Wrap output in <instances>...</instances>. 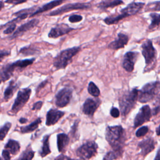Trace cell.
Here are the masks:
<instances>
[{
    "label": "cell",
    "mask_w": 160,
    "mask_h": 160,
    "mask_svg": "<svg viewBox=\"0 0 160 160\" xmlns=\"http://www.w3.org/2000/svg\"><path fill=\"white\" fill-rule=\"evenodd\" d=\"M105 138L113 151L121 156L126 141V132L124 128L121 125L108 126L106 128Z\"/></svg>",
    "instance_id": "6da1fadb"
},
{
    "label": "cell",
    "mask_w": 160,
    "mask_h": 160,
    "mask_svg": "<svg viewBox=\"0 0 160 160\" xmlns=\"http://www.w3.org/2000/svg\"><path fill=\"white\" fill-rule=\"evenodd\" d=\"M138 97V89L134 88L126 91L119 99L120 111L123 116H127L136 105Z\"/></svg>",
    "instance_id": "7a4b0ae2"
},
{
    "label": "cell",
    "mask_w": 160,
    "mask_h": 160,
    "mask_svg": "<svg viewBox=\"0 0 160 160\" xmlns=\"http://www.w3.org/2000/svg\"><path fill=\"white\" fill-rule=\"evenodd\" d=\"M81 50V47L74 46L61 51L53 60V66L56 69H65L72 62V58Z\"/></svg>",
    "instance_id": "3957f363"
},
{
    "label": "cell",
    "mask_w": 160,
    "mask_h": 160,
    "mask_svg": "<svg viewBox=\"0 0 160 160\" xmlns=\"http://www.w3.org/2000/svg\"><path fill=\"white\" fill-rule=\"evenodd\" d=\"M160 88V82L156 81L146 83L141 90L138 91V100L142 103H146L152 100Z\"/></svg>",
    "instance_id": "277c9868"
},
{
    "label": "cell",
    "mask_w": 160,
    "mask_h": 160,
    "mask_svg": "<svg viewBox=\"0 0 160 160\" xmlns=\"http://www.w3.org/2000/svg\"><path fill=\"white\" fill-rule=\"evenodd\" d=\"M141 52L145 59V69H149L156 60V50L151 40L148 39L141 44Z\"/></svg>",
    "instance_id": "5b68a950"
},
{
    "label": "cell",
    "mask_w": 160,
    "mask_h": 160,
    "mask_svg": "<svg viewBox=\"0 0 160 160\" xmlns=\"http://www.w3.org/2000/svg\"><path fill=\"white\" fill-rule=\"evenodd\" d=\"M98 146L94 141H88L80 146L76 151L77 156L81 159H89L98 152Z\"/></svg>",
    "instance_id": "8992f818"
},
{
    "label": "cell",
    "mask_w": 160,
    "mask_h": 160,
    "mask_svg": "<svg viewBox=\"0 0 160 160\" xmlns=\"http://www.w3.org/2000/svg\"><path fill=\"white\" fill-rule=\"evenodd\" d=\"M92 5L90 2H76L73 3L66 4L60 8L52 11L48 15L50 16H54L62 14L64 13L74 10H86L91 8Z\"/></svg>",
    "instance_id": "52a82bcc"
},
{
    "label": "cell",
    "mask_w": 160,
    "mask_h": 160,
    "mask_svg": "<svg viewBox=\"0 0 160 160\" xmlns=\"http://www.w3.org/2000/svg\"><path fill=\"white\" fill-rule=\"evenodd\" d=\"M31 94V89L30 88H27L19 90L12 106L11 112H12L14 114H16L18 112H19L28 101Z\"/></svg>",
    "instance_id": "ba28073f"
},
{
    "label": "cell",
    "mask_w": 160,
    "mask_h": 160,
    "mask_svg": "<svg viewBox=\"0 0 160 160\" xmlns=\"http://www.w3.org/2000/svg\"><path fill=\"white\" fill-rule=\"evenodd\" d=\"M72 96V89L68 87L63 88L55 96V104L58 108H64L70 102Z\"/></svg>",
    "instance_id": "9c48e42d"
},
{
    "label": "cell",
    "mask_w": 160,
    "mask_h": 160,
    "mask_svg": "<svg viewBox=\"0 0 160 160\" xmlns=\"http://www.w3.org/2000/svg\"><path fill=\"white\" fill-rule=\"evenodd\" d=\"M152 111L149 105H144L139 109L134 120V128H136L149 121L152 116Z\"/></svg>",
    "instance_id": "30bf717a"
},
{
    "label": "cell",
    "mask_w": 160,
    "mask_h": 160,
    "mask_svg": "<svg viewBox=\"0 0 160 160\" xmlns=\"http://www.w3.org/2000/svg\"><path fill=\"white\" fill-rule=\"evenodd\" d=\"M101 102L98 98H88L82 105V112L89 117H92Z\"/></svg>",
    "instance_id": "8fae6325"
},
{
    "label": "cell",
    "mask_w": 160,
    "mask_h": 160,
    "mask_svg": "<svg viewBox=\"0 0 160 160\" xmlns=\"http://www.w3.org/2000/svg\"><path fill=\"white\" fill-rule=\"evenodd\" d=\"M146 5L144 2L132 1L129 3L126 7L120 10V13L122 14L124 18L134 16L138 13Z\"/></svg>",
    "instance_id": "7c38bea8"
},
{
    "label": "cell",
    "mask_w": 160,
    "mask_h": 160,
    "mask_svg": "<svg viewBox=\"0 0 160 160\" xmlns=\"http://www.w3.org/2000/svg\"><path fill=\"white\" fill-rule=\"evenodd\" d=\"M74 29V28L70 27L67 24H59L51 28L48 33V37L49 38H58L60 36L68 34Z\"/></svg>",
    "instance_id": "4fadbf2b"
},
{
    "label": "cell",
    "mask_w": 160,
    "mask_h": 160,
    "mask_svg": "<svg viewBox=\"0 0 160 160\" xmlns=\"http://www.w3.org/2000/svg\"><path fill=\"white\" fill-rule=\"evenodd\" d=\"M139 53L136 51L127 52L123 57L122 67L128 72H132L137 61Z\"/></svg>",
    "instance_id": "5bb4252c"
},
{
    "label": "cell",
    "mask_w": 160,
    "mask_h": 160,
    "mask_svg": "<svg viewBox=\"0 0 160 160\" xmlns=\"http://www.w3.org/2000/svg\"><path fill=\"white\" fill-rule=\"evenodd\" d=\"M39 21L38 19H32L29 21H28L27 22L22 24L21 26H20L19 27H18L17 28V29L16 31H14L12 35L9 38L11 39L18 38L20 36H22L24 32L28 31L29 30L32 29L33 28H34L35 26H36L38 23H39Z\"/></svg>",
    "instance_id": "9a60e30c"
},
{
    "label": "cell",
    "mask_w": 160,
    "mask_h": 160,
    "mask_svg": "<svg viewBox=\"0 0 160 160\" xmlns=\"http://www.w3.org/2000/svg\"><path fill=\"white\" fill-rule=\"evenodd\" d=\"M129 37L127 34L123 32H119L118 34L117 38L114 41L111 42L108 46V49L112 50H118L121 48H123L128 42Z\"/></svg>",
    "instance_id": "2e32d148"
},
{
    "label": "cell",
    "mask_w": 160,
    "mask_h": 160,
    "mask_svg": "<svg viewBox=\"0 0 160 160\" xmlns=\"http://www.w3.org/2000/svg\"><path fill=\"white\" fill-rule=\"evenodd\" d=\"M138 146L141 149V154L142 156H146L154 149L156 142L153 138H148L139 142Z\"/></svg>",
    "instance_id": "e0dca14e"
},
{
    "label": "cell",
    "mask_w": 160,
    "mask_h": 160,
    "mask_svg": "<svg viewBox=\"0 0 160 160\" xmlns=\"http://www.w3.org/2000/svg\"><path fill=\"white\" fill-rule=\"evenodd\" d=\"M64 112L56 109H49L46 114V125L48 126L54 125L64 116Z\"/></svg>",
    "instance_id": "ac0fdd59"
},
{
    "label": "cell",
    "mask_w": 160,
    "mask_h": 160,
    "mask_svg": "<svg viewBox=\"0 0 160 160\" xmlns=\"http://www.w3.org/2000/svg\"><path fill=\"white\" fill-rule=\"evenodd\" d=\"M67 0H52L50 2H47L46 4L42 5L41 7H39L38 9H37L36 11H34L33 12H32L29 17H33L36 15H38L39 14L46 12L48 11L51 10L53 8L58 7L62 4L63 2H66Z\"/></svg>",
    "instance_id": "d6986e66"
},
{
    "label": "cell",
    "mask_w": 160,
    "mask_h": 160,
    "mask_svg": "<svg viewBox=\"0 0 160 160\" xmlns=\"http://www.w3.org/2000/svg\"><path fill=\"white\" fill-rule=\"evenodd\" d=\"M16 68L13 62L8 63L2 66L0 69V79L2 81H6L10 79L13 75Z\"/></svg>",
    "instance_id": "ffe728a7"
},
{
    "label": "cell",
    "mask_w": 160,
    "mask_h": 160,
    "mask_svg": "<svg viewBox=\"0 0 160 160\" xmlns=\"http://www.w3.org/2000/svg\"><path fill=\"white\" fill-rule=\"evenodd\" d=\"M124 4V2L122 0H103L98 4L97 8L102 11H104L108 8H114Z\"/></svg>",
    "instance_id": "44dd1931"
},
{
    "label": "cell",
    "mask_w": 160,
    "mask_h": 160,
    "mask_svg": "<svg viewBox=\"0 0 160 160\" xmlns=\"http://www.w3.org/2000/svg\"><path fill=\"white\" fill-rule=\"evenodd\" d=\"M69 138L65 133H59L57 135V146L59 152H62L66 151V149L69 144Z\"/></svg>",
    "instance_id": "7402d4cb"
},
{
    "label": "cell",
    "mask_w": 160,
    "mask_h": 160,
    "mask_svg": "<svg viewBox=\"0 0 160 160\" xmlns=\"http://www.w3.org/2000/svg\"><path fill=\"white\" fill-rule=\"evenodd\" d=\"M19 84L18 83L16 82L14 80H11L8 87L5 89L4 92V99L6 101H8L10 98H11L14 93V92L16 91V89L18 88Z\"/></svg>",
    "instance_id": "603a6c76"
},
{
    "label": "cell",
    "mask_w": 160,
    "mask_h": 160,
    "mask_svg": "<svg viewBox=\"0 0 160 160\" xmlns=\"http://www.w3.org/2000/svg\"><path fill=\"white\" fill-rule=\"evenodd\" d=\"M20 148L19 142L13 139H9L4 146V149H7L12 155L17 154L19 151Z\"/></svg>",
    "instance_id": "cb8c5ba5"
},
{
    "label": "cell",
    "mask_w": 160,
    "mask_h": 160,
    "mask_svg": "<svg viewBox=\"0 0 160 160\" xmlns=\"http://www.w3.org/2000/svg\"><path fill=\"white\" fill-rule=\"evenodd\" d=\"M49 135L44 136L42 139V145L41 148V149L39 151V156L42 158H44L51 153V149L49 148Z\"/></svg>",
    "instance_id": "d4e9b609"
},
{
    "label": "cell",
    "mask_w": 160,
    "mask_h": 160,
    "mask_svg": "<svg viewBox=\"0 0 160 160\" xmlns=\"http://www.w3.org/2000/svg\"><path fill=\"white\" fill-rule=\"evenodd\" d=\"M42 122L41 118H38V119H36L35 121H34L33 122H32L31 124L26 126H23L21 128V132L23 134L24 133H29V132H31L32 131H34V130H36L39 124Z\"/></svg>",
    "instance_id": "484cf974"
},
{
    "label": "cell",
    "mask_w": 160,
    "mask_h": 160,
    "mask_svg": "<svg viewBox=\"0 0 160 160\" xmlns=\"http://www.w3.org/2000/svg\"><path fill=\"white\" fill-rule=\"evenodd\" d=\"M151 18V23L148 27L149 29H154L160 26V14L157 12H151L149 14Z\"/></svg>",
    "instance_id": "4316f807"
},
{
    "label": "cell",
    "mask_w": 160,
    "mask_h": 160,
    "mask_svg": "<svg viewBox=\"0 0 160 160\" xmlns=\"http://www.w3.org/2000/svg\"><path fill=\"white\" fill-rule=\"evenodd\" d=\"M35 59L34 58H31V59H22V60H18L15 62H13L15 68L19 69H22L26 67H28L29 65H31Z\"/></svg>",
    "instance_id": "83f0119b"
},
{
    "label": "cell",
    "mask_w": 160,
    "mask_h": 160,
    "mask_svg": "<svg viewBox=\"0 0 160 160\" xmlns=\"http://www.w3.org/2000/svg\"><path fill=\"white\" fill-rule=\"evenodd\" d=\"M19 52L21 54H22L23 56H31L39 54L40 51L35 48H33L31 46H28L23 47L21 49H20Z\"/></svg>",
    "instance_id": "f1b7e54d"
},
{
    "label": "cell",
    "mask_w": 160,
    "mask_h": 160,
    "mask_svg": "<svg viewBox=\"0 0 160 160\" xmlns=\"http://www.w3.org/2000/svg\"><path fill=\"white\" fill-rule=\"evenodd\" d=\"M34 151H33L31 149V147L30 144L27 147L26 149L24 151L21 156L19 158V159H27V160H31L34 158Z\"/></svg>",
    "instance_id": "f546056e"
},
{
    "label": "cell",
    "mask_w": 160,
    "mask_h": 160,
    "mask_svg": "<svg viewBox=\"0 0 160 160\" xmlns=\"http://www.w3.org/2000/svg\"><path fill=\"white\" fill-rule=\"evenodd\" d=\"M88 91L89 94L94 97H98L100 95L99 89L93 82H90L89 83L88 86Z\"/></svg>",
    "instance_id": "4dcf8cb0"
},
{
    "label": "cell",
    "mask_w": 160,
    "mask_h": 160,
    "mask_svg": "<svg viewBox=\"0 0 160 160\" xmlns=\"http://www.w3.org/2000/svg\"><path fill=\"white\" fill-rule=\"evenodd\" d=\"M11 127V123L7 122L0 127V141H3Z\"/></svg>",
    "instance_id": "1f68e13d"
},
{
    "label": "cell",
    "mask_w": 160,
    "mask_h": 160,
    "mask_svg": "<svg viewBox=\"0 0 160 160\" xmlns=\"http://www.w3.org/2000/svg\"><path fill=\"white\" fill-rule=\"evenodd\" d=\"M160 11V1L150 2L146 5L145 11Z\"/></svg>",
    "instance_id": "d6a6232c"
},
{
    "label": "cell",
    "mask_w": 160,
    "mask_h": 160,
    "mask_svg": "<svg viewBox=\"0 0 160 160\" xmlns=\"http://www.w3.org/2000/svg\"><path fill=\"white\" fill-rule=\"evenodd\" d=\"M7 26H8V27L6 28V29H4V31H3V33L5 34H11V33L14 32V31H15L16 28V23H8V22H7L5 24L0 26V29H2L3 27Z\"/></svg>",
    "instance_id": "836d02e7"
},
{
    "label": "cell",
    "mask_w": 160,
    "mask_h": 160,
    "mask_svg": "<svg viewBox=\"0 0 160 160\" xmlns=\"http://www.w3.org/2000/svg\"><path fill=\"white\" fill-rule=\"evenodd\" d=\"M149 131V128L148 126H142L140 128H139L136 132V136L138 138H140L142 136H144V135H146L148 132Z\"/></svg>",
    "instance_id": "e575fe53"
},
{
    "label": "cell",
    "mask_w": 160,
    "mask_h": 160,
    "mask_svg": "<svg viewBox=\"0 0 160 160\" xmlns=\"http://www.w3.org/2000/svg\"><path fill=\"white\" fill-rule=\"evenodd\" d=\"M119 157L120 156L115 151H109L106 154V155L103 157V159H108V160L116 159H118Z\"/></svg>",
    "instance_id": "d590c367"
},
{
    "label": "cell",
    "mask_w": 160,
    "mask_h": 160,
    "mask_svg": "<svg viewBox=\"0 0 160 160\" xmlns=\"http://www.w3.org/2000/svg\"><path fill=\"white\" fill-rule=\"evenodd\" d=\"M83 19V17L81 15L79 14H72L71 15L69 18L68 20L70 22L72 23H76V22H81Z\"/></svg>",
    "instance_id": "8d00e7d4"
},
{
    "label": "cell",
    "mask_w": 160,
    "mask_h": 160,
    "mask_svg": "<svg viewBox=\"0 0 160 160\" xmlns=\"http://www.w3.org/2000/svg\"><path fill=\"white\" fill-rule=\"evenodd\" d=\"M110 114L112 117L114 118H117L120 115V111L115 107H112L110 110Z\"/></svg>",
    "instance_id": "74e56055"
},
{
    "label": "cell",
    "mask_w": 160,
    "mask_h": 160,
    "mask_svg": "<svg viewBox=\"0 0 160 160\" xmlns=\"http://www.w3.org/2000/svg\"><path fill=\"white\" fill-rule=\"evenodd\" d=\"M28 0H6L4 2L12 5H18L26 2Z\"/></svg>",
    "instance_id": "f35d334b"
},
{
    "label": "cell",
    "mask_w": 160,
    "mask_h": 160,
    "mask_svg": "<svg viewBox=\"0 0 160 160\" xmlns=\"http://www.w3.org/2000/svg\"><path fill=\"white\" fill-rule=\"evenodd\" d=\"M2 156L3 159L8 160L11 159V156H10V152L6 149H4L2 152Z\"/></svg>",
    "instance_id": "ab89813d"
},
{
    "label": "cell",
    "mask_w": 160,
    "mask_h": 160,
    "mask_svg": "<svg viewBox=\"0 0 160 160\" xmlns=\"http://www.w3.org/2000/svg\"><path fill=\"white\" fill-rule=\"evenodd\" d=\"M42 106V101H38L35 102L32 108V110H39Z\"/></svg>",
    "instance_id": "60d3db41"
},
{
    "label": "cell",
    "mask_w": 160,
    "mask_h": 160,
    "mask_svg": "<svg viewBox=\"0 0 160 160\" xmlns=\"http://www.w3.org/2000/svg\"><path fill=\"white\" fill-rule=\"evenodd\" d=\"M10 54L9 51H0V62L3 60V59L9 56Z\"/></svg>",
    "instance_id": "b9f144b4"
},
{
    "label": "cell",
    "mask_w": 160,
    "mask_h": 160,
    "mask_svg": "<svg viewBox=\"0 0 160 160\" xmlns=\"http://www.w3.org/2000/svg\"><path fill=\"white\" fill-rule=\"evenodd\" d=\"M47 83H48V80H45V81H42L41 83H40L37 88V91H39V89H41V88H42L43 87H44Z\"/></svg>",
    "instance_id": "7bdbcfd3"
},
{
    "label": "cell",
    "mask_w": 160,
    "mask_h": 160,
    "mask_svg": "<svg viewBox=\"0 0 160 160\" xmlns=\"http://www.w3.org/2000/svg\"><path fill=\"white\" fill-rule=\"evenodd\" d=\"M159 110H160V108H159V107H156V108L153 109V110H152V115H156V114H158V112L159 111Z\"/></svg>",
    "instance_id": "ee69618b"
},
{
    "label": "cell",
    "mask_w": 160,
    "mask_h": 160,
    "mask_svg": "<svg viewBox=\"0 0 160 160\" xmlns=\"http://www.w3.org/2000/svg\"><path fill=\"white\" fill-rule=\"evenodd\" d=\"M19 122H20L21 124H24V123H26V122L28 121V119H26V118H21L19 119Z\"/></svg>",
    "instance_id": "f6af8a7d"
},
{
    "label": "cell",
    "mask_w": 160,
    "mask_h": 160,
    "mask_svg": "<svg viewBox=\"0 0 160 160\" xmlns=\"http://www.w3.org/2000/svg\"><path fill=\"white\" fill-rule=\"evenodd\" d=\"M154 159H156V160H160V148L158 151L157 154L156 155V157L154 158Z\"/></svg>",
    "instance_id": "bcb514c9"
},
{
    "label": "cell",
    "mask_w": 160,
    "mask_h": 160,
    "mask_svg": "<svg viewBox=\"0 0 160 160\" xmlns=\"http://www.w3.org/2000/svg\"><path fill=\"white\" fill-rule=\"evenodd\" d=\"M156 134L157 136H160V125L156 128Z\"/></svg>",
    "instance_id": "7dc6e473"
},
{
    "label": "cell",
    "mask_w": 160,
    "mask_h": 160,
    "mask_svg": "<svg viewBox=\"0 0 160 160\" xmlns=\"http://www.w3.org/2000/svg\"><path fill=\"white\" fill-rule=\"evenodd\" d=\"M4 3L0 0V11L2 9V8L4 7Z\"/></svg>",
    "instance_id": "c3c4849f"
},
{
    "label": "cell",
    "mask_w": 160,
    "mask_h": 160,
    "mask_svg": "<svg viewBox=\"0 0 160 160\" xmlns=\"http://www.w3.org/2000/svg\"><path fill=\"white\" fill-rule=\"evenodd\" d=\"M1 82H2V81H1V79H0V84H1Z\"/></svg>",
    "instance_id": "681fc988"
}]
</instances>
